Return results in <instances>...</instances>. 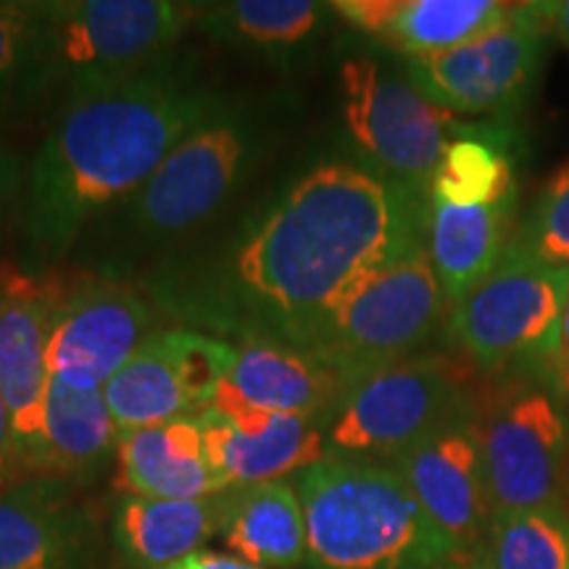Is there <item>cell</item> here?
I'll list each match as a JSON object with an SVG mask.
<instances>
[{
	"label": "cell",
	"mask_w": 569,
	"mask_h": 569,
	"mask_svg": "<svg viewBox=\"0 0 569 569\" xmlns=\"http://www.w3.org/2000/svg\"><path fill=\"white\" fill-rule=\"evenodd\" d=\"M46 0H0V117L46 96Z\"/></svg>",
	"instance_id": "28"
},
{
	"label": "cell",
	"mask_w": 569,
	"mask_h": 569,
	"mask_svg": "<svg viewBox=\"0 0 569 569\" xmlns=\"http://www.w3.org/2000/svg\"><path fill=\"white\" fill-rule=\"evenodd\" d=\"M538 13L543 17L546 27L559 32L561 38L569 42V0H559V3H536Z\"/></svg>",
	"instance_id": "34"
},
{
	"label": "cell",
	"mask_w": 569,
	"mask_h": 569,
	"mask_svg": "<svg viewBox=\"0 0 569 569\" xmlns=\"http://www.w3.org/2000/svg\"><path fill=\"white\" fill-rule=\"evenodd\" d=\"M101 519L80 486L27 478L0 493V569H96Z\"/></svg>",
	"instance_id": "14"
},
{
	"label": "cell",
	"mask_w": 569,
	"mask_h": 569,
	"mask_svg": "<svg viewBox=\"0 0 569 569\" xmlns=\"http://www.w3.org/2000/svg\"><path fill=\"white\" fill-rule=\"evenodd\" d=\"M388 467L401 475L419 507L459 557L478 549L490 525V503L480 430L472 417L440 427Z\"/></svg>",
	"instance_id": "15"
},
{
	"label": "cell",
	"mask_w": 569,
	"mask_h": 569,
	"mask_svg": "<svg viewBox=\"0 0 569 569\" xmlns=\"http://www.w3.org/2000/svg\"><path fill=\"white\" fill-rule=\"evenodd\" d=\"M227 101L201 61L180 51L127 80L63 98L27 177L24 267L51 269L63 259Z\"/></svg>",
	"instance_id": "2"
},
{
	"label": "cell",
	"mask_w": 569,
	"mask_h": 569,
	"mask_svg": "<svg viewBox=\"0 0 569 569\" xmlns=\"http://www.w3.org/2000/svg\"><path fill=\"white\" fill-rule=\"evenodd\" d=\"M343 393L340 377L311 353L272 343H246L238 346L232 372L211 403L317 417L327 425Z\"/></svg>",
	"instance_id": "20"
},
{
	"label": "cell",
	"mask_w": 569,
	"mask_h": 569,
	"mask_svg": "<svg viewBox=\"0 0 569 569\" xmlns=\"http://www.w3.org/2000/svg\"><path fill=\"white\" fill-rule=\"evenodd\" d=\"M517 238L546 264L569 267V163L546 184L528 227Z\"/></svg>",
	"instance_id": "30"
},
{
	"label": "cell",
	"mask_w": 569,
	"mask_h": 569,
	"mask_svg": "<svg viewBox=\"0 0 569 569\" xmlns=\"http://www.w3.org/2000/svg\"><path fill=\"white\" fill-rule=\"evenodd\" d=\"M106 407L119 432L167 425L196 415L177 367L172 327L156 330L138 346L130 361L103 386Z\"/></svg>",
	"instance_id": "25"
},
{
	"label": "cell",
	"mask_w": 569,
	"mask_h": 569,
	"mask_svg": "<svg viewBox=\"0 0 569 569\" xmlns=\"http://www.w3.org/2000/svg\"><path fill=\"white\" fill-rule=\"evenodd\" d=\"M330 3L315 0H227L201 3L196 30L217 46L293 69L325 32Z\"/></svg>",
	"instance_id": "22"
},
{
	"label": "cell",
	"mask_w": 569,
	"mask_h": 569,
	"mask_svg": "<svg viewBox=\"0 0 569 569\" xmlns=\"http://www.w3.org/2000/svg\"><path fill=\"white\" fill-rule=\"evenodd\" d=\"M569 267H553L515 238L501 264L448 315L451 343L482 372L561 361Z\"/></svg>",
	"instance_id": "6"
},
{
	"label": "cell",
	"mask_w": 569,
	"mask_h": 569,
	"mask_svg": "<svg viewBox=\"0 0 569 569\" xmlns=\"http://www.w3.org/2000/svg\"><path fill=\"white\" fill-rule=\"evenodd\" d=\"M490 517L561 501L567 419L549 388H522L478 422Z\"/></svg>",
	"instance_id": "12"
},
{
	"label": "cell",
	"mask_w": 569,
	"mask_h": 569,
	"mask_svg": "<svg viewBox=\"0 0 569 569\" xmlns=\"http://www.w3.org/2000/svg\"><path fill=\"white\" fill-rule=\"evenodd\" d=\"M206 457L227 488L288 480L327 457L325 419L269 415L234 403L198 411Z\"/></svg>",
	"instance_id": "16"
},
{
	"label": "cell",
	"mask_w": 569,
	"mask_h": 569,
	"mask_svg": "<svg viewBox=\"0 0 569 569\" xmlns=\"http://www.w3.org/2000/svg\"><path fill=\"white\" fill-rule=\"evenodd\" d=\"M443 569H469V565H467L465 557H457L453 561H448Z\"/></svg>",
	"instance_id": "37"
},
{
	"label": "cell",
	"mask_w": 569,
	"mask_h": 569,
	"mask_svg": "<svg viewBox=\"0 0 569 569\" xmlns=\"http://www.w3.org/2000/svg\"><path fill=\"white\" fill-rule=\"evenodd\" d=\"M222 540L232 557L259 569L306 567V522L293 482L269 480L234 488Z\"/></svg>",
	"instance_id": "24"
},
{
	"label": "cell",
	"mask_w": 569,
	"mask_h": 569,
	"mask_svg": "<svg viewBox=\"0 0 569 569\" xmlns=\"http://www.w3.org/2000/svg\"><path fill=\"white\" fill-rule=\"evenodd\" d=\"M177 367H180L184 390L193 401L196 415L209 407L219 388L230 377L238 346L232 340H222L206 332L188 330V327H172Z\"/></svg>",
	"instance_id": "29"
},
{
	"label": "cell",
	"mask_w": 569,
	"mask_h": 569,
	"mask_svg": "<svg viewBox=\"0 0 569 569\" xmlns=\"http://www.w3.org/2000/svg\"><path fill=\"white\" fill-rule=\"evenodd\" d=\"M446 311L451 315L425 246L346 298L303 351L330 367L348 390L361 377L417 356Z\"/></svg>",
	"instance_id": "7"
},
{
	"label": "cell",
	"mask_w": 569,
	"mask_h": 569,
	"mask_svg": "<svg viewBox=\"0 0 569 569\" xmlns=\"http://www.w3.org/2000/svg\"><path fill=\"white\" fill-rule=\"evenodd\" d=\"M288 480L309 569H443L459 557L393 467L325 457Z\"/></svg>",
	"instance_id": "3"
},
{
	"label": "cell",
	"mask_w": 569,
	"mask_h": 569,
	"mask_svg": "<svg viewBox=\"0 0 569 569\" xmlns=\"http://www.w3.org/2000/svg\"><path fill=\"white\" fill-rule=\"evenodd\" d=\"M430 190L322 161L217 238L161 253L138 284L180 327L303 351L361 284L427 246Z\"/></svg>",
	"instance_id": "1"
},
{
	"label": "cell",
	"mask_w": 569,
	"mask_h": 569,
	"mask_svg": "<svg viewBox=\"0 0 569 569\" xmlns=\"http://www.w3.org/2000/svg\"><path fill=\"white\" fill-rule=\"evenodd\" d=\"M27 180L24 169H21V159L11 151L9 146L0 142V230L9 222V217L17 209L19 201H24L21 193H24Z\"/></svg>",
	"instance_id": "31"
},
{
	"label": "cell",
	"mask_w": 569,
	"mask_h": 569,
	"mask_svg": "<svg viewBox=\"0 0 569 569\" xmlns=\"http://www.w3.org/2000/svg\"><path fill=\"white\" fill-rule=\"evenodd\" d=\"M561 365H569V296L565 303V317H561Z\"/></svg>",
	"instance_id": "35"
},
{
	"label": "cell",
	"mask_w": 569,
	"mask_h": 569,
	"mask_svg": "<svg viewBox=\"0 0 569 569\" xmlns=\"http://www.w3.org/2000/svg\"><path fill=\"white\" fill-rule=\"evenodd\" d=\"M469 569H569V511L549 507L493 515Z\"/></svg>",
	"instance_id": "26"
},
{
	"label": "cell",
	"mask_w": 569,
	"mask_h": 569,
	"mask_svg": "<svg viewBox=\"0 0 569 569\" xmlns=\"http://www.w3.org/2000/svg\"><path fill=\"white\" fill-rule=\"evenodd\" d=\"M340 106L356 146L380 172L430 190L457 119L417 92L407 77L359 56L340 67Z\"/></svg>",
	"instance_id": "9"
},
{
	"label": "cell",
	"mask_w": 569,
	"mask_h": 569,
	"mask_svg": "<svg viewBox=\"0 0 569 569\" xmlns=\"http://www.w3.org/2000/svg\"><path fill=\"white\" fill-rule=\"evenodd\" d=\"M472 417L457 369L440 356H411L361 377L325 427L327 457L390 461L440 427Z\"/></svg>",
	"instance_id": "8"
},
{
	"label": "cell",
	"mask_w": 569,
	"mask_h": 569,
	"mask_svg": "<svg viewBox=\"0 0 569 569\" xmlns=\"http://www.w3.org/2000/svg\"><path fill=\"white\" fill-rule=\"evenodd\" d=\"M546 56V21L536 3H517L509 21L453 51L407 63V80L448 113H507L525 101Z\"/></svg>",
	"instance_id": "11"
},
{
	"label": "cell",
	"mask_w": 569,
	"mask_h": 569,
	"mask_svg": "<svg viewBox=\"0 0 569 569\" xmlns=\"http://www.w3.org/2000/svg\"><path fill=\"white\" fill-rule=\"evenodd\" d=\"M280 134L282 113L230 98L163 159L151 180L106 213L111 243L134 256L177 248L238 196Z\"/></svg>",
	"instance_id": "4"
},
{
	"label": "cell",
	"mask_w": 569,
	"mask_h": 569,
	"mask_svg": "<svg viewBox=\"0 0 569 569\" xmlns=\"http://www.w3.org/2000/svg\"><path fill=\"white\" fill-rule=\"evenodd\" d=\"M113 467H117L113 488L122 496L190 501V498L230 490L206 457L203 427L198 415L119 432Z\"/></svg>",
	"instance_id": "19"
},
{
	"label": "cell",
	"mask_w": 569,
	"mask_h": 569,
	"mask_svg": "<svg viewBox=\"0 0 569 569\" xmlns=\"http://www.w3.org/2000/svg\"><path fill=\"white\" fill-rule=\"evenodd\" d=\"M42 88L63 98L140 74L177 53L201 3L180 0H46Z\"/></svg>",
	"instance_id": "5"
},
{
	"label": "cell",
	"mask_w": 569,
	"mask_h": 569,
	"mask_svg": "<svg viewBox=\"0 0 569 569\" xmlns=\"http://www.w3.org/2000/svg\"><path fill=\"white\" fill-rule=\"evenodd\" d=\"M21 480L19 459H17V443H13V425L9 407H6L3 396H0V493L17 486Z\"/></svg>",
	"instance_id": "32"
},
{
	"label": "cell",
	"mask_w": 569,
	"mask_h": 569,
	"mask_svg": "<svg viewBox=\"0 0 569 569\" xmlns=\"http://www.w3.org/2000/svg\"><path fill=\"white\" fill-rule=\"evenodd\" d=\"M430 198L451 206H496L517 198L503 138H453L430 182Z\"/></svg>",
	"instance_id": "27"
},
{
	"label": "cell",
	"mask_w": 569,
	"mask_h": 569,
	"mask_svg": "<svg viewBox=\"0 0 569 569\" xmlns=\"http://www.w3.org/2000/svg\"><path fill=\"white\" fill-rule=\"evenodd\" d=\"M332 13L386 42L409 61L430 59L486 38L509 21L517 3L501 0H336Z\"/></svg>",
	"instance_id": "17"
},
{
	"label": "cell",
	"mask_w": 569,
	"mask_h": 569,
	"mask_svg": "<svg viewBox=\"0 0 569 569\" xmlns=\"http://www.w3.org/2000/svg\"><path fill=\"white\" fill-rule=\"evenodd\" d=\"M153 330V303L140 284L101 269L63 277L48 375L77 390H103Z\"/></svg>",
	"instance_id": "10"
},
{
	"label": "cell",
	"mask_w": 569,
	"mask_h": 569,
	"mask_svg": "<svg viewBox=\"0 0 569 569\" xmlns=\"http://www.w3.org/2000/svg\"><path fill=\"white\" fill-rule=\"evenodd\" d=\"M63 277L53 269L0 264V396L9 407L21 480L42 440L48 343Z\"/></svg>",
	"instance_id": "13"
},
{
	"label": "cell",
	"mask_w": 569,
	"mask_h": 569,
	"mask_svg": "<svg viewBox=\"0 0 569 569\" xmlns=\"http://www.w3.org/2000/svg\"><path fill=\"white\" fill-rule=\"evenodd\" d=\"M234 488L190 501L117 496L109 528L124 569H163L222 538Z\"/></svg>",
	"instance_id": "18"
},
{
	"label": "cell",
	"mask_w": 569,
	"mask_h": 569,
	"mask_svg": "<svg viewBox=\"0 0 569 569\" xmlns=\"http://www.w3.org/2000/svg\"><path fill=\"white\" fill-rule=\"evenodd\" d=\"M515 198L496 206H451L430 198L427 256L443 288L448 309H457L501 264L511 238Z\"/></svg>",
	"instance_id": "23"
},
{
	"label": "cell",
	"mask_w": 569,
	"mask_h": 569,
	"mask_svg": "<svg viewBox=\"0 0 569 569\" xmlns=\"http://www.w3.org/2000/svg\"><path fill=\"white\" fill-rule=\"evenodd\" d=\"M119 430L103 390H77L48 375L42 440L30 478L92 486L117 461Z\"/></svg>",
	"instance_id": "21"
},
{
	"label": "cell",
	"mask_w": 569,
	"mask_h": 569,
	"mask_svg": "<svg viewBox=\"0 0 569 569\" xmlns=\"http://www.w3.org/2000/svg\"><path fill=\"white\" fill-rule=\"evenodd\" d=\"M559 377H561V386L569 393V365H559Z\"/></svg>",
	"instance_id": "36"
},
{
	"label": "cell",
	"mask_w": 569,
	"mask_h": 569,
	"mask_svg": "<svg viewBox=\"0 0 569 569\" xmlns=\"http://www.w3.org/2000/svg\"><path fill=\"white\" fill-rule=\"evenodd\" d=\"M163 569H259V567L248 565V561L232 557V553L201 549V551L190 553V557L174 561V565L163 567Z\"/></svg>",
	"instance_id": "33"
}]
</instances>
